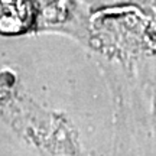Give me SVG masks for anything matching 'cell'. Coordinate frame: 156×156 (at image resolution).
<instances>
[{
	"mask_svg": "<svg viewBox=\"0 0 156 156\" xmlns=\"http://www.w3.org/2000/svg\"><path fill=\"white\" fill-rule=\"evenodd\" d=\"M31 16L28 0H0V32H22L31 23Z\"/></svg>",
	"mask_w": 156,
	"mask_h": 156,
	"instance_id": "obj_1",
	"label": "cell"
}]
</instances>
